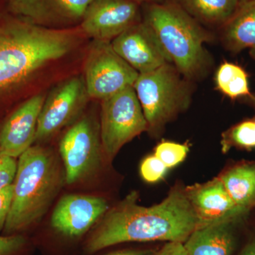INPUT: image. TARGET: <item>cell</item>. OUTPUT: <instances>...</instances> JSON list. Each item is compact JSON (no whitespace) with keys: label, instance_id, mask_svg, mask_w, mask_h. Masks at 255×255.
I'll return each mask as SVG.
<instances>
[{"label":"cell","instance_id":"obj_1","mask_svg":"<svg viewBox=\"0 0 255 255\" xmlns=\"http://www.w3.org/2000/svg\"><path fill=\"white\" fill-rule=\"evenodd\" d=\"M138 194L130 192L106 213L83 246L85 254L93 255L124 243L187 241L198 227V219L185 189L175 187L162 202L139 205Z\"/></svg>","mask_w":255,"mask_h":255},{"label":"cell","instance_id":"obj_2","mask_svg":"<svg viewBox=\"0 0 255 255\" xmlns=\"http://www.w3.org/2000/svg\"><path fill=\"white\" fill-rule=\"evenodd\" d=\"M80 33L41 27L0 7V114L22 97L38 70L75 49Z\"/></svg>","mask_w":255,"mask_h":255},{"label":"cell","instance_id":"obj_3","mask_svg":"<svg viewBox=\"0 0 255 255\" xmlns=\"http://www.w3.org/2000/svg\"><path fill=\"white\" fill-rule=\"evenodd\" d=\"M65 182L64 167L51 149L32 145L18 157L14 194L2 236L24 235L40 222Z\"/></svg>","mask_w":255,"mask_h":255},{"label":"cell","instance_id":"obj_4","mask_svg":"<svg viewBox=\"0 0 255 255\" xmlns=\"http://www.w3.org/2000/svg\"><path fill=\"white\" fill-rule=\"evenodd\" d=\"M143 5L142 19L152 28L169 62L194 82L207 76L212 67L206 43L214 35L172 0Z\"/></svg>","mask_w":255,"mask_h":255},{"label":"cell","instance_id":"obj_5","mask_svg":"<svg viewBox=\"0 0 255 255\" xmlns=\"http://www.w3.org/2000/svg\"><path fill=\"white\" fill-rule=\"evenodd\" d=\"M193 85L194 82L184 78L170 63L139 74L133 88L147 123V131L159 133L189 108Z\"/></svg>","mask_w":255,"mask_h":255},{"label":"cell","instance_id":"obj_6","mask_svg":"<svg viewBox=\"0 0 255 255\" xmlns=\"http://www.w3.org/2000/svg\"><path fill=\"white\" fill-rule=\"evenodd\" d=\"M102 153L108 159L124 145L147 131V123L133 86L101 101L100 119Z\"/></svg>","mask_w":255,"mask_h":255},{"label":"cell","instance_id":"obj_7","mask_svg":"<svg viewBox=\"0 0 255 255\" xmlns=\"http://www.w3.org/2000/svg\"><path fill=\"white\" fill-rule=\"evenodd\" d=\"M138 75L114 50L111 42L92 40L82 75L90 99L101 102L133 86Z\"/></svg>","mask_w":255,"mask_h":255},{"label":"cell","instance_id":"obj_8","mask_svg":"<svg viewBox=\"0 0 255 255\" xmlns=\"http://www.w3.org/2000/svg\"><path fill=\"white\" fill-rule=\"evenodd\" d=\"M90 100L83 75L60 82L46 95L39 117L35 142L46 141L83 115Z\"/></svg>","mask_w":255,"mask_h":255},{"label":"cell","instance_id":"obj_9","mask_svg":"<svg viewBox=\"0 0 255 255\" xmlns=\"http://www.w3.org/2000/svg\"><path fill=\"white\" fill-rule=\"evenodd\" d=\"M59 151L65 183L75 184L86 177L100 162L102 149L100 122L90 114H83L62 137Z\"/></svg>","mask_w":255,"mask_h":255},{"label":"cell","instance_id":"obj_10","mask_svg":"<svg viewBox=\"0 0 255 255\" xmlns=\"http://www.w3.org/2000/svg\"><path fill=\"white\" fill-rule=\"evenodd\" d=\"M141 5L132 0H93L80 23L83 35L112 42L142 19Z\"/></svg>","mask_w":255,"mask_h":255},{"label":"cell","instance_id":"obj_11","mask_svg":"<svg viewBox=\"0 0 255 255\" xmlns=\"http://www.w3.org/2000/svg\"><path fill=\"white\" fill-rule=\"evenodd\" d=\"M93 0H4L11 14L41 27L67 29L80 26Z\"/></svg>","mask_w":255,"mask_h":255},{"label":"cell","instance_id":"obj_12","mask_svg":"<svg viewBox=\"0 0 255 255\" xmlns=\"http://www.w3.org/2000/svg\"><path fill=\"white\" fill-rule=\"evenodd\" d=\"M107 200L94 196L68 194L58 201L50 225L57 234L68 240L82 238L108 211Z\"/></svg>","mask_w":255,"mask_h":255},{"label":"cell","instance_id":"obj_13","mask_svg":"<svg viewBox=\"0 0 255 255\" xmlns=\"http://www.w3.org/2000/svg\"><path fill=\"white\" fill-rule=\"evenodd\" d=\"M111 43L114 50L138 74L170 63L155 32L145 20L132 25Z\"/></svg>","mask_w":255,"mask_h":255},{"label":"cell","instance_id":"obj_14","mask_svg":"<svg viewBox=\"0 0 255 255\" xmlns=\"http://www.w3.org/2000/svg\"><path fill=\"white\" fill-rule=\"evenodd\" d=\"M44 94L25 100L0 125V155L17 158L33 145Z\"/></svg>","mask_w":255,"mask_h":255},{"label":"cell","instance_id":"obj_15","mask_svg":"<svg viewBox=\"0 0 255 255\" xmlns=\"http://www.w3.org/2000/svg\"><path fill=\"white\" fill-rule=\"evenodd\" d=\"M185 191L198 219L197 228L236 222L246 212L233 201L220 177L186 188Z\"/></svg>","mask_w":255,"mask_h":255},{"label":"cell","instance_id":"obj_16","mask_svg":"<svg viewBox=\"0 0 255 255\" xmlns=\"http://www.w3.org/2000/svg\"><path fill=\"white\" fill-rule=\"evenodd\" d=\"M233 221L196 228L184 242L187 255H232L236 246Z\"/></svg>","mask_w":255,"mask_h":255},{"label":"cell","instance_id":"obj_17","mask_svg":"<svg viewBox=\"0 0 255 255\" xmlns=\"http://www.w3.org/2000/svg\"><path fill=\"white\" fill-rule=\"evenodd\" d=\"M220 39L229 51L249 48L255 55V0L240 1L232 17L220 28Z\"/></svg>","mask_w":255,"mask_h":255},{"label":"cell","instance_id":"obj_18","mask_svg":"<svg viewBox=\"0 0 255 255\" xmlns=\"http://www.w3.org/2000/svg\"><path fill=\"white\" fill-rule=\"evenodd\" d=\"M204 26L222 27L234 13L239 0H172Z\"/></svg>","mask_w":255,"mask_h":255},{"label":"cell","instance_id":"obj_19","mask_svg":"<svg viewBox=\"0 0 255 255\" xmlns=\"http://www.w3.org/2000/svg\"><path fill=\"white\" fill-rule=\"evenodd\" d=\"M233 201L248 211L255 204V163L236 166L220 177Z\"/></svg>","mask_w":255,"mask_h":255},{"label":"cell","instance_id":"obj_20","mask_svg":"<svg viewBox=\"0 0 255 255\" xmlns=\"http://www.w3.org/2000/svg\"><path fill=\"white\" fill-rule=\"evenodd\" d=\"M214 79L216 90L231 100L241 97L255 100V95L250 90L248 73L241 65L223 62L216 70Z\"/></svg>","mask_w":255,"mask_h":255},{"label":"cell","instance_id":"obj_21","mask_svg":"<svg viewBox=\"0 0 255 255\" xmlns=\"http://www.w3.org/2000/svg\"><path fill=\"white\" fill-rule=\"evenodd\" d=\"M221 145L225 151L231 147L255 148V119L243 121L223 132Z\"/></svg>","mask_w":255,"mask_h":255},{"label":"cell","instance_id":"obj_22","mask_svg":"<svg viewBox=\"0 0 255 255\" xmlns=\"http://www.w3.org/2000/svg\"><path fill=\"white\" fill-rule=\"evenodd\" d=\"M188 152L189 146L186 144L164 140L156 146L154 155L169 169L182 162L187 157Z\"/></svg>","mask_w":255,"mask_h":255},{"label":"cell","instance_id":"obj_23","mask_svg":"<svg viewBox=\"0 0 255 255\" xmlns=\"http://www.w3.org/2000/svg\"><path fill=\"white\" fill-rule=\"evenodd\" d=\"M168 168L155 155L145 157L140 164V172L145 182L155 183L164 178Z\"/></svg>","mask_w":255,"mask_h":255},{"label":"cell","instance_id":"obj_24","mask_svg":"<svg viewBox=\"0 0 255 255\" xmlns=\"http://www.w3.org/2000/svg\"><path fill=\"white\" fill-rule=\"evenodd\" d=\"M29 246L25 235L0 236V255H23Z\"/></svg>","mask_w":255,"mask_h":255},{"label":"cell","instance_id":"obj_25","mask_svg":"<svg viewBox=\"0 0 255 255\" xmlns=\"http://www.w3.org/2000/svg\"><path fill=\"white\" fill-rule=\"evenodd\" d=\"M17 161L13 157L0 155V190L14 182Z\"/></svg>","mask_w":255,"mask_h":255},{"label":"cell","instance_id":"obj_26","mask_svg":"<svg viewBox=\"0 0 255 255\" xmlns=\"http://www.w3.org/2000/svg\"><path fill=\"white\" fill-rule=\"evenodd\" d=\"M14 194V184H11L0 190V232H2L9 215Z\"/></svg>","mask_w":255,"mask_h":255},{"label":"cell","instance_id":"obj_27","mask_svg":"<svg viewBox=\"0 0 255 255\" xmlns=\"http://www.w3.org/2000/svg\"><path fill=\"white\" fill-rule=\"evenodd\" d=\"M153 255H187L184 243L181 242H167L158 252Z\"/></svg>","mask_w":255,"mask_h":255},{"label":"cell","instance_id":"obj_28","mask_svg":"<svg viewBox=\"0 0 255 255\" xmlns=\"http://www.w3.org/2000/svg\"><path fill=\"white\" fill-rule=\"evenodd\" d=\"M155 251L150 250H123L112 252L104 255H153Z\"/></svg>","mask_w":255,"mask_h":255},{"label":"cell","instance_id":"obj_29","mask_svg":"<svg viewBox=\"0 0 255 255\" xmlns=\"http://www.w3.org/2000/svg\"><path fill=\"white\" fill-rule=\"evenodd\" d=\"M240 255H255V241L247 245Z\"/></svg>","mask_w":255,"mask_h":255},{"label":"cell","instance_id":"obj_30","mask_svg":"<svg viewBox=\"0 0 255 255\" xmlns=\"http://www.w3.org/2000/svg\"><path fill=\"white\" fill-rule=\"evenodd\" d=\"M132 1H135L140 5L145 4H152V3H159L162 2L164 0H132Z\"/></svg>","mask_w":255,"mask_h":255},{"label":"cell","instance_id":"obj_31","mask_svg":"<svg viewBox=\"0 0 255 255\" xmlns=\"http://www.w3.org/2000/svg\"><path fill=\"white\" fill-rule=\"evenodd\" d=\"M240 1H248V0H239Z\"/></svg>","mask_w":255,"mask_h":255},{"label":"cell","instance_id":"obj_32","mask_svg":"<svg viewBox=\"0 0 255 255\" xmlns=\"http://www.w3.org/2000/svg\"><path fill=\"white\" fill-rule=\"evenodd\" d=\"M253 102H255V100L253 101Z\"/></svg>","mask_w":255,"mask_h":255}]
</instances>
